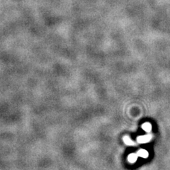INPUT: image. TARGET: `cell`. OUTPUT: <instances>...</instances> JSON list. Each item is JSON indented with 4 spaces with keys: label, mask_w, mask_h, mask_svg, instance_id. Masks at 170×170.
<instances>
[{
    "label": "cell",
    "mask_w": 170,
    "mask_h": 170,
    "mask_svg": "<svg viewBox=\"0 0 170 170\" xmlns=\"http://www.w3.org/2000/svg\"><path fill=\"white\" fill-rule=\"evenodd\" d=\"M152 136L150 135H146V136H139L137 140L139 143H147L149 142L151 140Z\"/></svg>",
    "instance_id": "6da1fadb"
},
{
    "label": "cell",
    "mask_w": 170,
    "mask_h": 170,
    "mask_svg": "<svg viewBox=\"0 0 170 170\" xmlns=\"http://www.w3.org/2000/svg\"><path fill=\"white\" fill-rule=\"evenodd\" d=\"M138 154L132 153L128 155V162H130V163H135V162L138 160Z\"/></svg>",
    "instance_id": "7a4b0ae2"
},
{
    "label": "cell",
    "mask_w": 170,
    "mask_h": 170,
    "mask_svg": "<svg viewBox=\"0 0 170 170\" xmlns=\"http://www.w3.org/2000/svg\"><path fill=\"white\" fill-rule=\"evenodd\" d=\"M142 128L145 131H146V132L149 133V132H150V130H151L152 125L150 123H145L144 124L142 125Z\"/></svg>",
    "instance_id": "5b68a950"
},
{
    "label": "cell",
    "mask_w": 170,
    "mask_h": 170,
    "mask_svg": "<svg viewBox=\"0 0 170 170\" xmlns=\"http://www.w3.org/2000/svg\"><path fill=\"white\" fill-rule=\"evenodd\" d=\"M123 142H124V143L125 145H133L135 144L134 142H133V141L131 140V139L128 136H125L123 137Z\"/></svg>",
    "instance_id": "277c9868"
},
{
    "label": "cell",
    "mask_w": 170,
    "mask_h": 170,
    "mask_svg": "<svg viewBox=\"0 0 170 170\" xmlns=\"http://www.w3.org/2000/svg\"><path fill=\"white\" fill-rule=\"evenodd\" d=\"M137 154H138L139 157L142 158H147L149 156L148 152L145 150H140L138 152H137Z\"/></svg>",
    "instance_id": "3957f363"
}]
</instances>
